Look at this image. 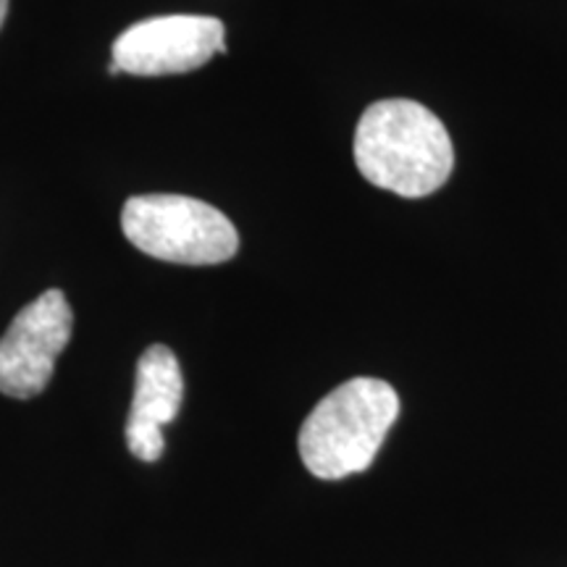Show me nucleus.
<instances>
[{
  "instance_id": "f257e3e1",
  "label": "nucleus",
  "mask_w": 567,
  "mask_h": 567,
  "mask_svg": "<svg viewBox=\"0 0 567 567\" xmlns=\"http://www.w3.org/2000/svg\"><path fill=\"white\" fill-rule=\"evenodd\" d=\"M358 172L373 187L400 197L442 189L455 166L450 132L434 111L405 97L368 105L352 142Z\"/></svg>"
},
{
  "instance_id": "f03ea898",
  "label": "nucleus",
  "mask_w": 567,
  "mask_h": 567,
  "mask_svg": "<svg viewBox=\"0 0 567 567\" xmlns=\"http://www.w3.org/2000/svg\"><path fill=\"white\" fill-rule=\"evenodd\" d=\"M400 415L394 386L371 375L344 381L305 417L300 457L316 478L339 481L363 473Z\"/></svg>"
},
{
  "instance_id": "7ed1b4c3",
  "label": "nucleus",
  "mask_w": 567,
  "mask_h": 567,
  "mask_svg": "<svg viewBox=\"0 0 567 567\" xmlns=\"http://www.w3.org/2000/svg\"><path fill=\"white\" fill-rule=\"evenodd\" d=\"M122 231L140 252L166 264L216 266L239 250V234L229 218L184 195L130 197L122 210Z\"/></svg>"
},
{
  "instance_id": "20e7f679",
  "label": "nucleus",
  "mask_w": 567,
  "mask_h": 567,
  "mask_svg": "<svg viewBox=\"0 0 567 567\" xmlns=\"http://www.w3.org/2000/svg\"><path fill=\"white\" fill-rule=\"evenodd\" d=\"M224 38V21L213 17L174 13L145 19L113 42L109 74H187L205 66L216 53H226Z\"/></svg>"
},
{
  "instance_id": "39448f33",
  "label": "nucleus",
  "mask_w": 567,
  "mask_h": 567,
  "mask_svg": "<svg viewBox=\"0 0 567 567\" xmlns=\"http://www.w3.org/2000/svg\"><path fill=\"white\" fill-rule=\"evenodd\" d=\"M71 329L74 313L61 289H48L21 308L0 339V392L13 400H32L45 392Z\"/></svg>"
},
{
  "instance_id": "423d86ee",
  "label": "nucleus",
  "mask_w": 567,
  "mask_h": 567,
  "mask_svg": "<svg viewBox=\"0 0 567 567\" xmlns=\"http://www.w3.org/2000/svg\"><path fill=\"white\" fill-rule=\"evenodd\" d=\"M184 379L176 354L166 344H153L142 352L134 379V396L126 421V444L142 463H155L166 450L163 425L179 415Z\"/></svg>"
},
{
  "instance_id": "0eeeda50",
  "label": "nucleus",
  "mask_w": 567,
  "mask_h": 567,
  "mask_svg": "<svg viewBox=\"0 0 567 567\" xmlns=\"http://www.w3.org/2000/svg\"><path fill=\"white\" fill-rule=\"evenodd\" d=\"M6 13H9V0H0V30H3Z\"/></svg>"
}]
</instances>
